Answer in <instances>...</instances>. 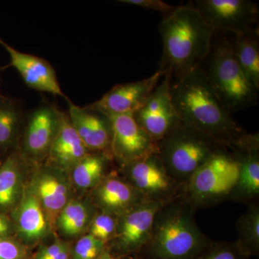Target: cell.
Returning a JSON list of instances; mask_svg holds the SVG:
<instances>
[{
  "instance_id": "cell-1",
  "label": "cell",
  "mask_w": 259,
  "mask_h": 259,
  "mask_svg": "<svg viewBox=\"0 0 259 259\" xmlns=\"http://www.w3.org/2000/svg\"><path fill=\"white\" fill-rule=\"evenodd\" d=\"M171 93L181 122L226 147L240 144L248 134L223 105L201 66L177 79Z\"/></svg>"
},
{
  "instance_id": "cell-2",
  "label": "cell",
  "mask_w": 259,
  "mask_h": 259,
  "mask_svg": "<svg viewBox=\"0 0 259 259\" xmlns=\"http://www.w3.org/2000/svg\"><path fill=\"white\" fill-rule=\"evenodd\" d=\"M182 194L155 214L149 239L136 259H197L212 245L201 231L195 211Z\"/></svg>"
},
{
  "instance_id": "cell-3",
  "label": "cell",
  "mask_w": 259,
  "mask_h": 259,
  "mask_svg": "<svg viewBox=\"0 0 259 259\" xmlns=\"http://www.w3.org/2000/svg\"><path fill=\"white\" fill-rule=\"evenodd\" d=\"M163 55L160 68L180 79L200 65L210 53L214 31L193 7H177L160 23Z\"/></svg>"
},
{
  "instance_id": "cell-4",
  "label": "cell",
  "mask_w": 259,
  "mask_h": 259,
  "mask_svg": "<svg viewBox=\"0 0 259 259\" xmlns=\"http://www.w3.org/2000/svg\"><path fill=\"white\" fill-rule=\"evenodd\" d=\"M226 148L207 135L180 122L156 143V153L168 175L184 187L213 155Z\"/></svg>"
},
{
  "instance_id": "cell-5",
  "label": "cell",
  "mask_w": 259,
  "mask_h": 259,
  "mask_svg": "<svg viewBox=\"0 0 259 259\" xmlns=\"http://www.w3.org/2000/svg\"><path fill=\"white\" fill-rule=\"evenodd\" d=\"M205 71L218 98L230 113L257 104L258 91L237 60L233 47L226 39L214 44Z\"/></svg>"
},
{
  "instance_id": "cell-6",
  "label": "cell",
  "mask_w": 259,
  "mask_h": 259,
  "mask_svg": "<svg viewBox=\"0 0 259 259\" xmlns=\"http://www.w3.org/2000/svg\"><path fill=\"white\" fill-rule=\"evenodd\" d=\"M240 163L228 148L213 155L183 187L182 195L196 209L229 199L239 177Z\"/></svg>"
},
{
  "instance_id": "cell-7",
  "label": "cell",
  "mask_w": 259,
  "mask_h": 259,
  "mask_svg": "<svg viewBox=\"0 0 259 259\" xmlns=\"http://www.w3.org/2000/svg\"><path fill=\"white\" fill-rule=\"evenodd\" d=\"M65 113L52 104L42 103L28 112L22 134L20 154L26 161L47 158Z\"/></svg>"
},
{
  "instance_id": "cell-8",
  "label": "cell",
  "mask_w": 259,
  "mask_h": 259,
  "mask_svg": "<svg viewBox=\"0 0 259 259\" xmlns=\"http://www.w3.org/2000/svg\"><path fill=\"white\" fill-rule=\"evenodd\" d=\"M123 167L126 181L147 200L166 204L183 192V187L168 175L156 152Z\"/></svg>"
},
{
  "instance_id": "cell-9",
  "label": "cell",
  "mask_w": 259,
  "mask_h": 259,
  "mask_svg": "<svg viewBox=\"0 0 259 259\" xmlns=\"http://www.w3.org/2000/svg\"><path fill=\"white\" fill-rule=\"evenodd\" d=\"M163 204L146 200L118 216L110 253L120 257L137 253L149 239L155 214Z\"/></svg>"
},
{
  "instance_id": "cell-10",
  "label": "cell",
  "mask_w": 259,
  "mask_h": 259,
  "mask_svg": "<svg viewBox=\"0 0 259 259\" xmlns=\"http://www.w3.org/2000/svg\"><path fill=\"white\" fill-rule=\"evenodd\" d=\"M171 80L166 72L144 106L134 114L140 127L156 144L181 122L172 101Z\"/></svg>"
},
{
  "instance_id": "cell-11",
  "label": "cell",
  "mask_w": 259,
  "mask_h": 259,
  "mask_svg": "<svg viewBox=\"0 0 259 259\" xmlns=\"http://www.w3.org/2000/svg\"><path fill=\"white\" fill-rule=\"evenodd\" d=\"M195 5L214 32L237 35L253 30L258 23V5L248 0H199Z\"/></svg>"
},
{
  "instance_id": "cell-12",
  "label": "cell",
  "mask_w": 259,
  "mask_h": 259,
  "mask_svg": "<svg viewBox=\"0 0 259 259\" xmlns=\"http://www.w3.org/2000/svg\"><path fill=\"white\" fill-rule=\"evenodd\" d=\"M112 127L110 152L122 166L156 152V144L140 127L134 114L107 116Z\"/></svg>"
},
{
  "instance_id": "cell-13",
  "label": "cell",
  "mask_w": 259,
  "mask_h": 259,
  "mask_svg": "<svg viewBox=\"0 0 259 259\" xmlns=\"http://www.w3.org/2000/svg\"><path fill=\"white\" fill-rule=\"evenodd\" d=\"M165 74L159 69L146 79L115 85L88 107L107 116L134 114L144 106Z\"/></svg>"
},
{
  "instance_id": "cell-14",
  "label": "cell",
  "mask_w": 259,
  "mask_h": 259,
  "mask_svg": "<svg viewBox=\"0 0 259 259\" xmlns=\"http://www.w3.org/2000/svg\"><path fill=\"white\" fill-rule=\"evenodd\" d=\"M0 45L10 57V66L18 71L24 83L32 90L69 100L61 90L55 69L49 61L38 56L19 51L0 37Z\"/></svg>"
},
{
  "instance_id": "cell-15",
  "label": "cell",
  "mask_w": 259,
  "mask_h": 259,
  "mask_svg": "<svg viewBox=\"0 0 259 259\" xmlns=\"http://www.w3.org/2000/svg\"><path fill=\"white\" fill-rule=\"evenodd\" d=\"M67 102L70 122L90 152L111 155L112 127L109 117L88 106H77L69 100Z\"/></svg>"
},
{
  "instance_id": "cell-16",
  "label": "cell",
  "mask_w": 259,
  "mask_h": 259,
  "mask_svg": "<svg viewBox=\"0 0 259 259\" xmlns=\"http://www.w3.org/2000/svg\"><path fill=\"white\" fill-rule=\"evenodd\" d=\"M231 149L239 161L240 171L229 199L252 204L259 195L258 134H247L239 144Z\"/></svg>"
},
{
  "instance_id": "cell-17",
  "label": "cell",
  "mask_w": 259,
  "mask_h": 259,
  "mask_svg": "<svg viewBox=\"0 0 259 259\" xmlns=\"http://www.w3.org/2000/svg\"><path fill=\"white\" fill-rule=\"evenodd\" d=\"M35 176L32 189L49 222H53L69 202V182L65 177L64 171L50 164L40 168Z\"/></svg>"
},
{
  "instance_id": "cell-18",
  "label": "cell",
  "mask_w": 259,
  "mask_h": 259,
  "mask_svg": "<svg viewBox=\"0 0 259 259\" xmlns=\"http://www.w3.org/2000/svg\"><path fill=\"white\" fill-rule=\"evenodd\" d=\"M95 188L94 197L99 207L116 218L147 200L129 182L115 175L102 179Z\"/></svg>"
},
{
  "instance_id": "cell-19",
  "label": "cell",
  "mask_w": 259,
  "mask_h": 259,
  "mask_svg": "<svg viewBox=\"0 0 259 259\" xmlns=\"http://www.w3.org/2000/svg\"><path fill=\"white\" fill-rule=\"evenodd\" d=\"M90 153L71 125L69 116L65 113L47 156L49 164L64 171L71 170Z\"/></svg>"
},
{
  "instance_id": "cell-20",
  "label": "cell",
  "mask_w": 259,
  "mask_h": 259,
  "mask_svg": "<svg viewBox=\"0 0 259 259\" xmlns=\"http://www.w3.org/2000/svg\"><path fill=\"white\" fill-rule=\"evenodd\" d=\"M15 220L20 236L26 241H37L48 234L50 222L31 187L22 193Z\"/></svg>"
},
{
  "instance_id": "cell-21",
  "label": "cell",
  "mask_w": 259,
  "mask_h": 259,
  "mask_svg": "<svg viewBox=\"0 0 259 259\" xmlns=\"http://www.w3.org/2000/svg\"><path fill=\"white\" fill-rule=\"evenodd\" d=\"M26 115L18 100L0 94V153L17 149Z\"/></svg>"
},
{
  "instance_id": "cell-22",
  "label": "cell",
  "mask_w": 259,
  "mask_h": 259,
  "mask_svg": "<svg viewBox=\"0 0 259 259\" xmlns=\"http://www.w3.org/2000/svg\"><path fill=\"white\" fill-rule=\"evenodd\" d=\"M25 161L17 148L0 165V210H10L20 200Z\"/></svg>"
},
{
  "instance_id": "cell-23",
  "label": "cell",
  "mask_w": 259,
  "mask_h": 259,
  "mask_svg": "<svg viewBox=\"0 0 259 259\" xmlns=\"http://www.w3.org/2000/svg\"><path fill=\"white\" fill-rule=\"evenodd\" d=\"M235 55L245 74L259 90L258 31L256 29L236 35Z\"/></svg>"
},
{
  "instance_id": "cell-24",
  "label": "cell",
  "mask_w": 259,
  "mask_h": 259,
  "mask_svg": "<svg viewBox=\"0 0 259 259\" xmlns=\"http://www.w3.org/2000/svg\"><path fill=\"white\" fill-rule=\"evenodd\" d=\"M111 155L90 152L71 170L73 182L81 190L95 187L105 176Z\"/></svg>"
},
{
  "instance_id": "cell-25",
  "label": "cell",
  "mask_w": 259,
  "mask_h": 259,
  "mask_svg": "<svg viewBox=\"0 0 259 259\" xmlns=\"http://www.w3.org/2000/svg\"><path fill=\"white\" fill-rule=\"evenodd\" d=\"M238 239L237 243L245 255H258L259 206L250 204L246 212L238 219L236 224Z\"/></svg>"
},
{
  "instance_id": "cell-26",
  "label": "cell",
  "mask_w": 259,
  "mask_h": 259,
  "mask_svg": "<svg viewBox=\"0 0 259 259\" xmlns=\"http://www.w3.org/2000/svg\"><path fill=\"white\" fill-rule=\"evenodd\" d=\"M92 212L87 204L71 201L66 204L56 219L59 231L66 236L79 234L91 223Z\"/></svg>"
},
{
  "instance_id": "cell-27",
  "label": "cell",
  "mask_w": 259,
  "mask_h": 259,
  "mask_svg": "<svg viewBox=\"0 0 259 259\" xmlns=\"http://www.w3.org/2000/svg\"><path fill=\"white\" fill-rule=\"evenodd\" d=\"M105 249V243L89 233L76 242L71 250V259H97Z\"/></svg>"
},
{
  "instance_id": "cell-28",
  "label": "cell",
  "mask_w": 259,
  "mask_h": 259,
  "mask_svg": "<svg viewBox=\"0 0 259 259\" xmlns=\"http://www.w3.org/2000/svg\"><path fill=\"white\" fill-rule=\"evenodd\" d=\"M237 242H213L197 259H248Z\"/></svg>"
},
{
  "instance_id": "cell-29",
  "label": "cell",
  "mask_w": 259,
  "mask_h": 259,
  "mask_svg": "<svg viewBox=\"0 0 259 259\" xmlns=\"http://www.w3.org/2000/svg\"><path fill=\"white\" fill-rule=\"evenodd\" d=\"M117 218L109 213L102 212L93 218L90 227V234L106 243L115 234Z\"/></svg>"
},
{
  "instance_id": "cell-30",
  "label": "cell",
  "mask_w": 259,
  "mask_h": 259,
  "mask_svg": "<svg viewBox=\"0 0 259 259\" xmlns=\"http://www.w3.org/2000/svg\"><path fill=\"white\" fill-rule=\"evenodd\" d=\"M33 259H71V250L64 242L56 241L40 248Z\"/></svg>"
},
{
  "instance_id": "cell-31",
  "label": "cell",
  "mask_w": 259,
  "mask_h": 259,
  "mask_svg": "<svg viewBox=\"0 0 259 259\" xmlns=\"http://www.w3.org/2000/svg\"><path fill=\"white\" fill-rule=\"evenodd\" d=\"M23 245L8 236H0V259H25Z\"/></svg>"
},
{
  "instance_id": "cell-32",
  "label": "cell",
  "mask_w": 259,
  "mask_h": 259,
  "mask_svg": "<svg viewBox=\"0 0 259 259\" xmlns=\"http://www.w3.org/2000/svg\"><path fill=\"white\" fill-rule=\"evenodd\" d=\"M118 2L146 10H155L162 13L163 16L170 14L177 8V7L167 4L161 0H119Z\"/></svg>"
},
{
  "instance_id": "cell-33",
  "label": "cell",
  "mask_w": 259,
  "mask_h": 259,
  "mask_svg": "<svg viewBox=\"0 0 259 259\" xmlns=\"http://www.w3.org/2000/svg\"><path fill=\"white\" fill-rule=\"evenodd\" d=\"M11 223L3 213L0 212V236H8L7 235L12 231Z\"/></svg>"
},
{
  "instance_id": "cell-34",
  "label": "cell",
  "mask_w": 259,
  "mask_h": 259,
  "mask_svg": "<svg viewBox=\"0 0 259 259\" xmlns=\"http://www.w3.org/2000/svg\"><path fill=\"white\" fill-rule=\"evenodd\" d=\"M97 259H116V258L110 253V250L106 248Z\"/></svg>"
},
{
  "instance_id": "cell-35",
  "label": "cell",
  "mask_w": 259,
  "mask_h": 259,
  "mask_svg": "<svg viewBox=\"0 0 259 259\" xmlns=\"http://www.w3.org/2000/svg\"><path fill=\"white\" fill-rule=\"evenodd\" d=\"M9 66V65H8V66H0V72L5 71V70L8 69Z\"/></svg>"
},
{
  "instance_id": "cell-36",
  "label": "cell",
  "mask_w": 259,
  "mask_h": 259,
  "mask_svg": "<svg viewBox=\"0 0 259 259\" xmlns=\"http://www.w3.org/2000/svg\"><path fill=\"white\" fill-rule=\"evenodd\" d=\"M129 259H134V258H129Z\"/></svg>"
},
{
  "instance_id": "cell-37",
  "label": "cell",
  "mask_w": 259,
  "mask_h": 259,
  "mask_svg": "<svg viewBox=\"0 0 259 259\" xmlns=\"http://www.w3.org/2000/svg\"><path fill=\"white\" fill-rule=\"evenodd\" d=\"M134 259H136V258H134Z\"/></svg>"
}]
</instances>
